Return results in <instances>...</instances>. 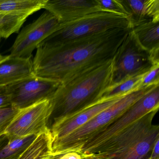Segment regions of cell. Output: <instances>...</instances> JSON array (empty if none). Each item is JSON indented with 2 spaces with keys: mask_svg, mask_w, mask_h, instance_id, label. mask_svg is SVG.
Listing matches in <instances>:
<instances>
[{
  "mask_svg": "<svg viewBox=\"0 0 159 159\" xmlns=\"http://www.w3.org/2000/svg\"><path fill=\"white\" fill-rule=\"evenodd\" d=\"M131 30L118 28L63 43L40 44L33 74L64 83L112 60Z\"/></svg>",
  "mask_w": 159,
  "mask_h": 159,
  "instance_id": "6da1fadb",
  "label": "cell"
},
{
  "mask_svg": "<svg viewBox=\"0 0 159 159\" xmlns=\"http://www.w3.org/2000/svg\"><path fill=\"white\" fill-rule=\"evenodd\" d=\"M113 66V59L61 84L50 99L52 112L49 128L55 121L102 98L112 84Z\"/></svg>",
  "mask_w": 159,
  "mask_h": 159,
  "instance_id": "7a4b0ae2",
  "label": "cell"
},
{
  "mask_svg": "<svg viewBox=\"0 0 159 159\" xmlns=\"http://www.w3.org/2000/svg\"><path fill=\"white\" fill-rule=\"evenodd\" d=\"M158 110L139 118L105 142L94 154L99 159H149L159 139V125L152 124Z\"/></svg>",
  "mask_w": 159,
  "mask_h": 159,
  "instance_id": "3957f363",
  "label": "cell"
},
{
  "mask_svg": "<svg viewBox=\"0 0 159 159\" xmlns=\"http://www.w3.org/2000/svg\"><path fill=\"white\" fill-rule=\"evenodd\" d=\"M158 84L140 88L124 96L114 104L95 116L66 136L51 143V152L60 154L78 152L83 145L97 132L115 120L141 97Z\"/></svg>",
  "mask_w": 159,
  "mask_h": 159,
  "instance_id": "277c9868",
  "label": "cell"
},
{
  "mask_svg": "<svg viewBox=\"0 0 159 159\" xmlns=\"http://www.w3.org/2000/svg\"><path fill=\"white\" fill-rule=\"evenodd\" d=\"M118 28H130L125 16L109 12H97L60 23L54 32L41 44L63 43Z\"/></svg>",
  "mask_w": 159,
  "mask_h": 159,
  "instance_id": "5b68a950",
  "label": "cell"
},
{
  "mask_svg": "<svg viewBox=\"0 0 159 159\" xmlns=\"http://www.w3.org/2000/svg\"><path fill=\"white\" fill-rule=\"evenodd\" d=\"M159 107V85L141 97L122 114L97 132L78 152L94 154L109 139L151 111Z\"/></svg>",
  "mask_w": 159,
  "mask_h": 159,
  "instance_id": "8992f818",
  "label": "cell"
},
{
  "mask_svg": "<svg viewBox=\"0 0 159 159\" xmlns=\"http://www.w3.org/2000/svg\"><path fill=\"white\" fill-rule=\"evenodd\" d=\"M113 78L111 86L128 78L148 71L154 65L150 54L138 43L132 30L118 49L113 58Z\"/></svg>",
  "mask_w": 159,
  "mask_h": 159,
  "instance_id": "52a82bcc",
  "label": "cell"
},
{
  "mask_svg": "<svg viewBox=\"0 0 159 159\" xmlns=\"http://www.w3.org/2000/svg\"><path fill=\"white\" fill-rule=\"evenodd\" d=\"M52 112V105L49 99L20 109L7 127L5 134L22 137L48 133L50 132L49 122Z\"/></svg>",
  "mask_w": 159,
  "mask_h": 159,
  "instance_id": "ba28073f",
  "label": "cell"
},
{
  "mask_svg": "<svg viewBox=\"0 0 159 159\" xmlns=\"http://www.w3.org/2000/svg\"><path fill=\"white\" fill-rule=\"evenodd\" d=\"M61 83L35 75L6 85L11 105L18 109L52 98Z\"/></svg>",
  "mask_w": 159,
  "mask_h": 159,
  "instance_id": "9c48e42d",
  "label": "cell"
},
{
  "mask_svg": "<svg viewBox=\"0 0 159 159\" xmlns=\"http://www.w3.org/2000/svg\"><path fill=\"white\" fill-rule=\"evenodd\" d=\"M55 16L44 12L39 18L24 28L11 49V56L31 57L33 51L50 36L59 25Z\"/></svg>",
  "mask_w": 159,
  "mask_h": 159,
  "instance_id": "30bf717a",
  "label": "cell"
},
{
  "mask_svg": "<svg viewBox=\"0 0 159 159\" xmlns=\"http://www.w3.org/2000/svg\"><path fill=\"white\" fill-rule=\"evenodd\" d=\"M124 96L101 98L88 107L55 121L49 127L51 143L66 136L77 130L95 116L109 107Z\"/></svg>",
  "mask_w": 159,
  "mask_h": 159,
  "instance_id": "8fae6325",
  "label": "cell"
},
{
  "mask_svg": "<svg viewBox=\"0 0 159 159\" xmlns=\"http://www.w3.org/2000/svg\"><path fill=\"white\" fill-rule=\"evenodd\" d=\"M43 9L55 16L60 23L103 11L98 0H46Z\"/></svg>",
  "mask_w": 159,
  "mask_h": 159,
  "instance_id": "7c38bea8",
  "label": "cell"
},
{
  "mask_svg": "<svg viewBox=\"0 0 159 159\" xmlns=\"http://www.w3.org/2000/svg\"><path fill=\"white\" fill-rule=\"evenodd\" d=\"M121 3L132 29L143 23L159 22V0H124Z\"/></svg>",
  "mask_w": 159,
  "mask_h": 159,
  "instance_id": "4fadbf2b",
  "label": "cell"
},
{
  "mask_svg": "<svg viewBox=\"0 0 159 159\" xmlns=\"http://www.w3.org/2000/svg\"><path fill=\"white\" fill-rule=\"evenodd\" d=\"M33 75L31 57L6 56L0 62V85H7Z\"/></svg>",
  "mask_w": 159,
  "mask_h": 159,
  "instance_id": "5bb4252c",
  "label": "cell"
},
{
  "mask_svg": "<svg viewBox=\"0 0 159 159\" xmlns=\"http://www.w3.org/2000/svg\"><path fill=\"white\" fill-rule=\"evenodd\" d=\"M138 43L159 64V22L143 23L131 29Z\"/></svg>",
  "mask_w": 159,
  "mask_h": 159,
  "instance_id": "9a60e30c",
  "label": "cell"
},
{
  "mask_svg": "<svg viewBox=\"0 0 159 159\" xmlns=\"http://www.w3.org/2000/svg\"><path fill=\"white\" fill-rule=\"evenodd\" d=\"M38 136L30 135L17 137L6 134L0 136V159H19Z\"/></svg>",
  "mask_w": 159,
  "mask_h": 159,
  "instance_id": "2e32d148",
  "label": "cell"
},
{
  "mask_svg": "<svg viewBox=\"0 0 159 159\" xmlns=\"http://www.w3.org/2000/svg\"><path fill=\"white\" fill-rule=\"evenodd\" d=\"M46 0H0V13L32 15L43 9Z\"/></svg>",
  "mask_w": 159,
  "mask_h": 159,
  "instance_id": "e0dca14e",
  "label": "cell"
},
{
  "mask_svg": "<svg viewBox=\"0 0 159 159\" xmlns=\"http://www.w3.org/2000/svg\"><path fill=\"white\" fill-rule=\"evenodd\" d=\"M30 15L20 13H0V36L8 39L17 33Z\"/></svg>",
  "mask_w": 159,
  "mask_h": 159,
  "instance_id": "ac0fdd59",
  "label": "cell"
},
{
  "mask_svg": "<svg viewBox=\"0 0 159 159\" xmlns=\"http://www.w3.org/2000/svg\"><path fill=\"white\" fill-rule=\"evenodd\" d=\"M143 75L144 74L128 78L119 84L111 87L104 93L102 98L122 96L141 88L140 84Z\"/></svg>",
  "mask_w": 159,
  "mask_h": 159,
  "instance_id": "d6986e66",
  "label": "cell"
},
{
  "mask_svg": "<svg viewBox=\"0 0 159 159\" xmlns=\"http://www.w3.org/2000/svg\"><path fill=\"white\" fill-rule=\"evenodd\" d=\"M20 109L12 106L0 108V136L5 131Z\"/></svg>",
  "mask_w": 159,
  "mask_h": 159,
  "instance_id": "ffe728a7",
  "label": "cell"
},
{
  "mask_svg": "<svg viewBox=\"0 0 159 159\" xmlns=\"http://www.w3.org/2000/svg\"><path fill=\"white\" fill-rule=\"evenodd\" d=\"M103 11L113 13L125 16L127 14L120 0H98Z\"/></svg>",
  "mask_w": 159,
  "mask_h": 159,
  "instance_id": "44dd1931",
  "label": "cell"
},
{
  "mask_svg": "<svg viewBox=\"0 0 159 159\" xmlns=\"http://www.w3.org/2000/svg\"><path fill=\"white\" fill-rule=\"evenodd\" d=\"M158 84H159V64L154 65L148 71L144 73L140 88Z\"/></svg>",
  "mask_w": 159,
  "mask_h": 159,
  "instance_id": "7402d4cb",
  "label": "cell"
},
{
  "mask_svg": "<svg viewBox=\"0 0 159 159\" xmlns=\"http://www.w3.org/2000/svg\"><path fill=\"white\" fill-rule=\"evenodd\" d=\"M11 106V97L6 85H0V108Z\"/></svg>",
  "mask_w": 159,
  "mask_h": 159,
  "instance_id": "603a6c76",
  "label": "cell"
},
{
  "mask_svg": "<svg viewBox=\"0 0 159 159\" xmlns=\"http://www.w3.org/2000/svg\"><path fill=\"white\" fill-rule=\"evenodd\" d=\"M83 155L79 152H69L62 154L58 159H82Z\"/></svg>",
  "mask_w": 159,
  "mask_h": 159,
  "instance_id": "cb8c5ba5",
  "label": "cell"
},
{
  "mask_svg": "<svg viewBox=\"0 0 159 159\" xmlns=\"http://www.w3.org/2000/svg\"><path fill=\"white\" fill-rule=\"evenodd\" d=\"M149 159H159V139L154 143Z\"/></svg>",
  "mask_w": 159,
  "mask_h": 159,
  "instance_id": "d4e9b609",
  "label": "cell"
},
{
  "mask_svg": "<svg viewBox=\"0 0 159 159\" xmlns=\"http://www.w3.org/2000/svg\"><path fill=\"white\" fill-rule=\"evenodd\" d=\"M61 155L62 154H53L52 152H50L44 155L41 159H58Z\"/></svg>",
  "mask_w": 159,
  "mask_h": 159,
  "instance_id": "484cf974",
  "label": "cell"
},
{
  "mask_svg": "<svg viewBox=\"0 0 159 159\" xmlns=\"http://www.w3.org/2000/svg\"><path fill=\"white\" fill-rule=\"evenodd\" d=\"M82 159H99L95 154H84Z\"/></svg>",
  "mask_w": 159,
  "mask_h": 159,
  "instance_id": "4316f807",
  "label": "cell"
},
{
  "mask_svg": "<svg viewBox=\"0 0 159 159\" xmlns=\"http://www.w3.org/2000/svg\"><path fill=\"white\" fill-rule=\"evenodd\" d=\"M1 37L0 36V40H1ZM6 57V56L2 55L1 54V53H0V62L2 61V60H3V59H4V58H5Z\"/></svg>",
  "mask_w": 159,
  "mask_h": 159,
  "instance_id": "83f0119b",
  "label": "cell"
}]
</instances>
